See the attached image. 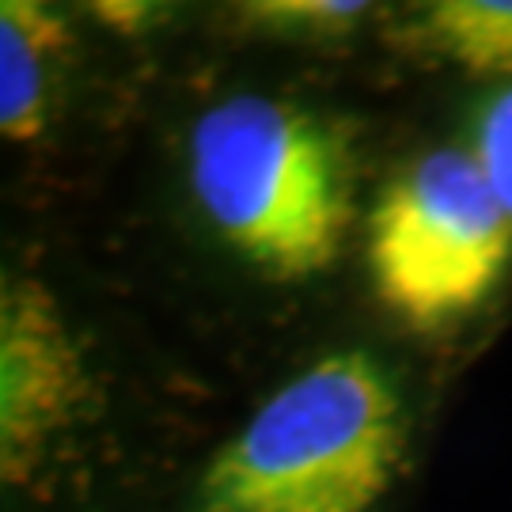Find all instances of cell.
Segmentation results:
<instances>
[{
    "label": "cell",
    "instance_id": "8992f818",
    "mask_svg": "<svg viewBox=\"0 0 512 512\" xmlns=\"http://www.w3.org/2000/svg\"><path fill=\"white\" fill-rule=\"evenodd\" d=\"M421 31L440 57L478 76H512V0H440Z\"/></svg>",
    "mask_w": 512,
    "mask_h": 512
},
{
    "label": "cell",
    "instance_id": "5b68a950",
    "mask_svg": "<svg viewBox=\"0 0 512 512\" xmlns=\"http://www.w3.org/2000/svg\"><path fill=\"white\" fill-rule=\"evenodd\" d=\"M69 46L65 23L35 0L0 4V133L27 145L46 129L54 69Z\"/></svg>",
    "mask_w": 512,
    "mask_h": 512
},
{
    "label": "cell",
    "instance_id": "3957f363",
    "mask_svg": "<svg viewBox=\"0 0 512 512\" xmlns=\"http://www.w3.org/2000/svg\"><path fill=\"white\" fill-rule=\"evenodd\" d=\"M512 217L467 152H429L384 194L368 228L376 293L418 327H437L494 293Z\"/></svg>",
    "mask_w": 512,
    "mask_h": 512
},
{
    "label": "cell",
    "instance_id": "6da1fadb",
    "mask_svg": "<svg viewBox=\"0 0 512 512\" xmlns=\"http://www.w3.org/2000/svg\"><path fill=\"white\" fill-rule=\"evenodd\" d=\"M406 437L395 376L361 349H338L277 387L213 456L198 512H376Z\"/></svg>",
    "mask_w": 512,
    "mask_h": 512
},
{
    "label": "cell",
    "instance_id": "7a4b0ae2",
    "mask_svg": "<svg viewBox=\"0 0 512 512\" xmlns=\"http://www.w3.org/2000/svg\"><path fill=\"white\" fill-rule=\"evenodd\" d=\"M186 175L220 243L270 281L330 270L349 220V167L319 118L270 95H232L190 129Z\"/></svg>",
    "mask_w": 512,
    "mask_h": 512
},
{
    "label": "cell",
    "instance_id": "ba28073f",
    "mask_svg": "<svg viewBox=\"0 0 512 512\" xmlns=\"http://www.w3.org/2000/svg\"><path fill=\"white\" fill-rule=\"evenodd\" d=\"M475 160L482 175L494 186L497 202L512 217V88L490 103V110L478 122Z\"/></svg>",
    "mask_w": 512,
    "mask_h": 512
},
{
    "label": "cell",
    "instance_id": "277c9868",
    "mask_svg": "<svg viewBox=\"0 0 512 512\" xmlns=\"http://www.w3.org/2000/svg\"><path fill=\"white\" fill-rule=\"evenodd\" d=\"M92 368L73 319L27 274L0 289V478L31 490L92 418Z\"/></svg>",
    "mask_w": 512,
    "mask_h": 512
},
{
    "label": "cell",
    "instance_id": "52a82bcc",
    "mask_svg": "<svg viewBox=\"0 0 512 512\" xmlns=\"http://www.w3.org/2000/svg\"><path fill=\"white\" fill-rule=\"evenodd\" d=\"M251 23L281 35L330 38L353 31L368 8L365 4H342V0H262L243 8Z\"/></svg>",
    "mask_w": 512,
    "mask_h": 512
},
{
    "label": "cell",
    "instance_id": "9c48e42d",
    "mask_svg": "<svg viewBox=\"0 0 512 512\" xmlns=\"http://www.w3.org/2000/svg\"><path fill=\"white\" fill-rule=\"evenodd\" d=\"M95 19H103L107 27H118V31H141L148 19H152V12L156 8H148V4H114V0H107V4H92Z\"/></svg>",
    "mask_w": 512,
    "mask_h": 512
}]
</instances>
